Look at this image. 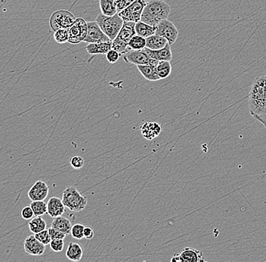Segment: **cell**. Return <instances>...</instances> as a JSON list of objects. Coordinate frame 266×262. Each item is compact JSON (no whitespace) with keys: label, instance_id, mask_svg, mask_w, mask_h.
Returning <instances> with one entry per match:
<instances>
[{"label":"cell","instance_id":"obj_28","mask_svg":"<svg viewBox=\"0 0 266 262\" xmlns=\"http://www.w3.org/2000/svg\"><path fill=\"white\" fill-rule=\"evenodd\" d=\"M35 216H42L47 213V203L44 200L33 201L30 205Z\"/></svg>","mask_w":266,"mask_h":262},{"label":"cell","instance_id":"obj_26","mask_svg":"<svg viewBox=\"0 0 266 262\" xmlns=\"http://www.w3.org/2000/svg\"><path fill=\"white\" fill-rule=\"evenodd\" d=\"M156 69H157V74L160 76V79H166L172 72L170 61H160Z\"/></svg>","mask_w":266,"mask_h":262},{"label":"cell","instance_id":"obj_24","mask_svg":"<svg viewBox=\"0 0 266 262\" xmlns=\"http://www.w3.org/2000/svg\"><path fill=\"white\" fill-rule=\"evenodd\" d=\"M101 14L104 16H113L118 13L115 0H99Z\"/></svg>","mask_w":266,"mask_h":262},{"label":"cell","instance_id":"obj_1","mask_svg":"<svg viewBox=\"0 0 266 262\" xmlns=\"http://www.w3.org/2000/svg\"><path fill=\"white\" fill-rule=\"evenodd\" d=\"M251 116L259 121L266 117V75L254 79L248 96Z\"/></svg>","mask_w":266,"mask_h":262},{"label":"cell","instance_id":"obj_12","mask_svg":"<svg viewBox=\"0 0 266 262\" xmlns=\"http://www.w3.org/2000/svg\"><path fill=\"white\" fill-rule=\"evenodd\" d=\"M171 261L174 262H204L207 261L204 258V254L200 250L196 248H183L182 251L178 254H175L171 258Z\"/></svg>","mask_w":266,"mask_h":262},{"label":"cell","instance_id":"obj_33","mask_svg":"<svg viewBox=\"0 0 266 262\" xmlns=\"http://www.w3.org/2000/svg\"><path fill=\"white\" fill-rule=\"evenodd\" d=\"M70 163H71V166L75 169H80L84 165V159L82 156H74L71 157Z\"/></svg>","mask_w":266,"mask_h":262},{"label":"cell","instance_id":"obj_15","mask_svg":"<svg viewBox=\"0 0 266 262\" xmlns=\"http://www.w3.org/2000/svg\"><path fill=\"white\" fill-rule=\"evenodd\" d=\"M66 210V206L63 204L62 200L58 197H52L48 200L47 203V213L51 218L61 216Z\"/></svg>","mask_w":266,"mask_h":262},{"label":"cell","instance_id":"obj_3","mask_svg":"<svg viewBox=\"0 0 266 262\" xmlns=\"http://www.w3.org/2000/svg\"><path fill=\"white\" fill-rule=\"evenodd\" d=\"M135 35H136V23L132 22H124L117 37L112 41V49L123 55L129 49L128 43Z\"/></svg>","mask_w":266,"mask_h":262},{"label":"cell","instance_id":"obj_10","mask_svg":"<svg viewBox=\"0 0 266 262\" xmlns=\"http://www.w3.org/2000/svg\"><path fill=\"white\" fill-rule=\"evenodd\" d=\"M155 34L164 37L169 44L172 46L178 39V31L172 22L166 19L157 25Z\"/></svg>","mask_w":266,"mask_h":262},{"label":"cell","instance_id":"obj_39","mask_svg":"<svg viewBox=\"0 0 266 262\" xmlns=\"http://www.w3.org/2000/svg\"><path fill=\"white\" fill-rule=\"evenodd\" d=\"M260 123H261V124L263 125V126H264V128L266 129V117H264V118L261 119V120H259Z\"/></svg>","mask_w":266,"mask_h":262},{"label":"cell","instance_id":"obj_27","mask_svg":"<svg viewBox=\"0 0 266 262\" xmlns=\"http://www.w3.org/2000/svg\"><path fill=\"white\" fill-rule=\"evenodd\" d=\"M146 47V39L141 36L135 35L128 43V48L132 50H143Z\"/></svg>","mask_w":266,"mask_h":262},{"label":"cell","instance_id":"obj_4","mask_svg":"<svg viewBox=\"0 0 266 262\" xmlns=\"http://www.w3.org/2000/svg\"><path fill=\"white\" fill-rule=\"evenodd\" d=\"M96 22L99 25L103 32L113 41L118 34L120 31L124 21L119 16V13L113 16H104V15H98L96 19Z\"/></svg>","mask_w":266,"mask_h":262},{"label":"cell","instance_id":"obj_14","mask_svg":"<svg viewBox=\"0 0 266 262\" xmlns=\"http://www.w3.org/2000/svg\"><path fill=\"white\" fill-rule=\"evenodd\" d=\"M49 192L48 185L43 181H37L28 191V197L32 201L45 200Z\"/></svg>","mask_w":266,"mask_h":262},{"label":"cell","instance_id":"obj_34","mask_svg":"<svg viewBox=\"0 0 266 262\" xmlns=\"http://www.w3.org/2000/svg\"><path fill=\"white\" fill-rule=\"evenodd\" d=\"M120 53L117 52V51L113 50V49H110L107 54H106V59L110 64H115L116 61L119 60V57H120Z\"/></svg>","mask_w":266,"mask_h":262},{"label":"cell","instance_id":"obj_36","mask_svg":"<svg viewBox=\"0 0 266 262\" xmlns=\"http://www.w3.org/2000/svg\"><path fill=\"white\" fill-rule=\"evenodd\" d=\"M48 232H49L50 236H51V239H63L66 236V234H65L63 232L60 231V230H57V229L53 228V227H51L48 229Z\"/></svg>","mask_w":266,"mask_h":262},{"label":"cell","instance_id":"obj_29","mask_svg":"<svg viewBox=\"0 0 266 262\" xmlns=\"http://www.w3.org/2000/svg\"><path fill=\"white\" fill-rule=\"evenodd\" d=\"M54 39L59 44H64V43H68V40H69L68 29H60L54 31Z\"/></svg>","mask_w":266,"mask_h":262},{"label":"cell","instance_id":"obj_5","mask_svg":"<svg viewBox=\"0 0 266 262\" xmlns=\"http://www.w3.org/2000/svg\"><path fill=\"white\" fill-rule=\"evenodd\" d=\"M62 201L71 212H80L86 208L88 200L75 187L66 188L62 193Z\"/></svg>","mask_w":266,"mask_h":262},{"label":"cell","instance_id":"obj_32","mask_svg":"<svg viewBox=\"0 0 266 262\" xmlns=\"http://www.w3.org/2000/svg\"><path fill=\"white\" fill-rule=\"evenodd\" d=\"M49 245L52 251H55V252H60L63 249L64 242H63V239H51Z\"/></svg>","mask_w":266,"mask_h":262},{"label":"cell","instance_id":"obj_18","mask_svg":"<svg viewBox=\"0 0 266 262\" xmlns=\"http://www.w3.org/2000/svg\"><path fill=\"white\" fill-rule=\"evenodd\" d=\"M112 42L109 43H89L86 46V50L89 55H95L98 54L106 55L112 49Z\"/></svg>","mask_w":266,"mask_h":262},{"label":"cell","instance_id":"obj_16","mask_svg":"<svg viewBox=\"0 0 266 262\" xmlns=\"http://www.w3.org/2000/svg\"><path fill=\"white\" fill-rule=\"evenodd\" d=\"M147 54L154 59L158 60V61H170L172 58V50H171V46L167 43L166 46L163 49L159 50H152L145 47L144 49Z\"/></svg>","mask_w":266,"mask_h":262},{"label":"cell","instance_id":"obj_25","mask_svg":"<svg viewBox=\"0 0 266 262\" xmlns=\"http://www.w3.org/2000/svg\"><path fill=\"white\" fill-rule=\"evenodd\" d=\"M29 229L32 233H39L42 230H45L47 227L46 222L43 218H41V216H36L35 218H32L28 224Z\"/></svg>","mask_w":266,"mask_h":262},{"label":"cell","instance_id":"obj_30","mask_svg":"<svg viewBox=\"0 0 266 262\" xmlns=\"http://www.w3.org/2000/svg\"><path fill=\"white\" fill-rule=\"evenodd\" d=\"M85 226L82 224H75L71 229V236L77 239H82L84 237Z\"/></svg>","mask_w":266,"mask_h":262},{"label":"cell","instance_id":"obj_11","mask_svg":"<svg viewBox=\"0 0 266 262\" xmlns=\"http://www.w3.org/2000/svg\"><path fill=\"white\" fill-rule=\"evenodd\" d=\"M87 35L84 42L87 43H109L110 39L103 32L96 22H87Z\"/></svg>","mask_w":266,"mask_h":262},{"label":"cell","instance_id":"obj_17","mask_svg":"<svg viewBox=\"0 0 266 262\" xmlns=\"http://www.w3.org/2000/svg\"><path fill=\"white\" fill-rule=\"evenodd\" d=\"M161 131V126L157 123L146 122L141 127L142 135L147 140H153L154 138H157L160 135Z\"/></svg>","mask_w":266,"mask_h":262},{"label":"cell","instance_id":"obj_13","mask_svg":"<svg viewBox=\"0 0 266 262\" xmlns=\"http://www.w3.org/2000/svg\"><path fill=\"white\" fill-rule=\"evenodd\" d=\"M26 254L32 256H40L44 254L45 245L36 239L35 235H30L26 238L24 242Z\"/></svg>","mask_w":266,"mask_h":262},{"label":"cell","instance_id":"obj_37","mask_svg":"<svg viewBox=\"0 0 266 262\" xmlns=\"http://www.w3.org/2000/svg\"><path fill=\"white\" fill-rule=\"evenodd\" d=\"M21 217L25 220H30L34 216V212L32 209L31 206H25L23 208L21 212Z\"/></svg>","mask_w":266,"mask_h":262},{"label":"cell","instance_id":"obj_22","mask_svg":"<svg viewBox=\"0 0 266 262\" xmlns=\"http://www.w3.org/2000/svg\"><path fill=\"white\" fill-rule=\"evenodd\" d=\"M138 70L141 74L148 81L160 80V76L157 74L155 66L147 64V65H138Z\"/></svg>","mask_w":266,"mask_h":262},{"label":"cell","instance_id":"obj_7","mask_svg":"<svg viewBox=\"0 0 266 262\" xmlns=\"http://www.w3.org/2000/svg\"><path fill=\"white\" fill-rule=\"evenodd\" d=\"M147 4V0H135L131 5L119 13V16L123 19L124 22L137 23L142 19V13Z\"/></svg>","mask_w":266,"mask_h":262},{"label":"cell","instance_id":"obj_8","mask_svg":"<svg viewBox=\"0 0 266 262\" xmlns=\"http://www.w3.org/2000/svg\"><path fill=\"white\" fill-rule=\"evenodd\" d=\"M124 61L126 63L138 65H151L157 67L160 61L151 58L144 50H132L129 49L125 54L122 55Z\"/></svg>","mask_w":266,"mask_h":262},{"label":"cell","instance_id":"obj_31","mask_svg":"<svg viewBox=\"0 0 266 262\" xmlns=\"http://www.w3.org/2000/svg\"><path fill=\"white\" fill-rule=\"evenodd\" d=\"M36 236V239L40 241L42 243H43L44 245H46L50 243V242L51 241V236H50L49 232L48 230H42V231L39 232V233H36L34 234Z\"/></svg>","mask_w":266,"mask_h":262},{"label":"cell","instance_id":"obj_38","mask_svg":"<svg viewBox=\"0 0 266 262\" xmlns=\"http://www.w3.org/2000/svg\"><path fill=\"white\" fill-rule=\"evenodd\" d=\"M94 233L93 229L90 227H85L84 229V237L87 239H92L94 237Z\"/></svg>","mask_w":266,"mask_h":262},{"label":"cell","instance_id":"obj_23","mask_svg":"<svg viewBox=\"0 0 266 262\" xmlns=\"http://www.w3.org/2000/svg\"><path fill=\"white\" fill-rule=\"evenodd\" d=\"M156 30H157V27L151 26L142 21H139V22L136 23V34L145 39L155 34Z\"/></svg>","mask_w":266,"mask_h":262},{"label":"cell","instance_id":"obj_2","mask_svg":"<svg viewBox=\"0 0 266 262\" xmlns=\"http://www.w3.org/2000/svg\"><path fill=\"white\" fill-rule=\"evenodd\" d=\"M170 12V6L164 0H150L142 13L141 21L157 27L162 21L168 19Z\"/></svg>","mask_w":266,"mask_h":262},{"label":"cell","instance_id":"obj_6","mask_svg":"<svg viewBox=\"0 0 266 262\" xmlns=\"http://www.w3.org/2000/svg\"><path fill=\"white\" fill-rule=\"evenodd\" d=\"M74 15L66 10H57L51 15L49 19V25L53 31L60 29H69L75 21Z\"/></svg>","mask_w":266,"mask_h":262},{"label":"cell","instance_id":"obj_9","mask_svg":"<svg viewBox=\"0 0 266 262\" xmlns=\"http://www.w3.org/2000/svg\"><path fill=\"white\" fill-rule=\"evenodd\" d=\"M87 22L81 18L77 19L74 25L68 29L69 33L68 43L76 45L84 42L87 35Z\"/></svg>","mask_w":266,"mask_h":262},{"label":"cell","instance_id":"obj_21","mask_svg":"<svg viewBox=\"0 0 266 262\" xmlns=\"http://www.w3.org/2000/svg\"><path fill=\"white\" fill-rule=\"evenodd\" d=\"M168 41L164 37L161 36L154 34L151 37L146 38V47L152 50H159L163 49L167 44Z\"/></svg>","mask_w":266,"mask_h":262},{"label":"cell","instance_id":"obj_20","mask_svg":"<svg viewBox=\"0 0 266 262\" xmlns=\"http://www.w3.org/2000/svg\"><path fill=\"white\" fill-rule=\"evenodd\" d=\"M66 257L72 261H79L81 260L83 254V249L81 245L77 242H71L68 244L66 253Z\"/></svg>","mask_w":266,"mask_h":262},{"label":"cell","instance_id":"obj_35","mask_svg":"<svg viewBox=\"0 0 266 262\" xmlns=\"http://www.w3.org/2000/svg\"><path fill=\"white\" fill-rule=\"evenodd\" d=\"M135 0H115L116 2V8H117L118 13H120L122 10L131 5Z\"/></svg>","mask_w":266,"mask_h":262},{"label":"cell","instance_id":"obj_19","mask_svg":"<svg viewBox=\"0 0 266 262\" xmlns=\"http://www.w3.org/2000/svg\"><path fill=\"white\" fill-rule=\"evenodd\" d=\"M51 227L63 232L65 234L69 235L71 233L73 225L69 219L61 215L53 218Z\"/></svg>","mask_w":266,"mask_h":262}]
</instances>
